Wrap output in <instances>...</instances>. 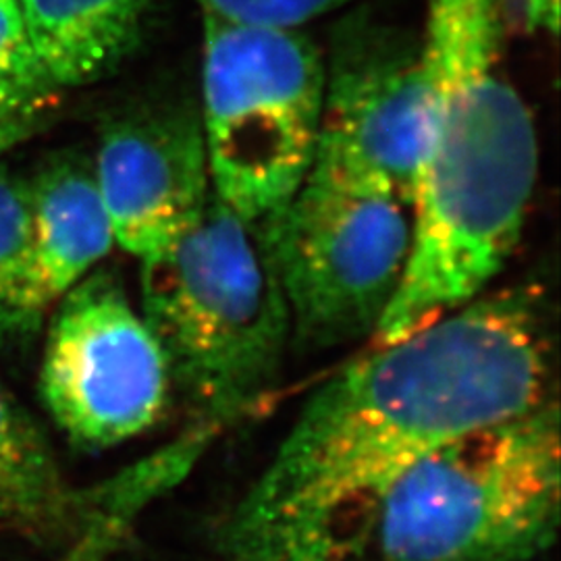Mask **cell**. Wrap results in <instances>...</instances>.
Listing matches in <instances>:
<instances>
[{
  "label": "cell",
  "instance_id": "cell-1",
  "mask_svg": "<svg viewBox=\"0 0 561 561\" xmlns=\"http://www.w3.org/2000/svg\"><path fill=\"white\" fill-rule=\"evenodd\" d=\"M541 294L484 291L373 345L304 403L217 537L221 561H362L382 502L442 443L549 398Z\"/></svg>",
  "mask_w": 561,
  "mask_h": 561
},
{
  "label": "cell",
  "instance_id": "cell-2",
  "mask_svg": "<svg viewBox=\"0 0 561 561\" xmlns=\"http://www.w3.org/2000/svg\"><path fill=\"white\" fill-rule=\"evenodd\" d=\"M412 243L373 345L489 291L520 243L539 173L530 108L505 71L503 0H428Z\"/></svg>",
  "mask_w": 561,
  "mask_h": 561
},
{
  "label": "cell",
  "instance_id": "cell-3",
  "mask_svg": "<svg viewBox=\"0 0 561 561\" xmlns=\"http://www.w3.org/2000/svg\"><path fill=\"white\" fill-rule=\"evenodd\" d=\"M140 312L161 345L173 393L196 426L215 431L275 381L291 343L261 238L215 194L167 254L141 264Z\"/></svg>",
  "mask_w": 561,
  "mask_h": 561
},
{
  "label": "cell",
  "instance_id": "cell-4",
  "mask_svg": "<svg viewBox=\"0 0 561 561\" xmlns=\"http://www.w3.org/2000/svg\"><path fill=\"white\" fill-rule=\"evenodd\" d=\"M560 516V405L547 398L416 461L382 502L366 560L533 561Z\"/></svg>",
  "mask_w": 561,
  "mask_h": 561
},
{
  "label": "cell",
  "instance_id": "cell-5",
  "mask_svg": "<svg viewBox=\"0 0 561 561\" xmlns=\"http://www.w3.org/2000/svg\"><path fill=\"white\" fill-rule=\"evenodd\" d=\"M201 81L213 194L261 236L317 157L324 55L300 30L204 20Z\"/></svg>",
  "mask_w": 561,
  "mask_h": 561
},
{
  "label": "cell",
  "instance_id": "cell-6",
  "mask_svg": "<svg viewBox=\"0 0 561 561\" xmlns=\"http://www.w3.org/2000/svg\"><path fill=\"white\" fill-rule=\"evenodd\" d=\"M259 238L279 279L291 341L331 350L375 337L405 273L412 222L391 192L317 154Z\"/></svg>",
  "mask_w": 561,
  "mask_h": 561
},
{
  "label": "cell",
  "instance_id": "cell-7",
  "mask_svg": "<svg viewBox=\"0 0 561 561\" xmlns=\"http://www.w3.org/2000/svg\"><path fill=\"white\" fill-rule=\"evenodd\" d=\"M42 400L83 449L129 442L173 398L161 345L121 279L94 268L59 298L42 362Z\"/></svg>",
  "mask_w": 561,
  "mask_h": 561
},
{
  "label": "cell",
  "instance_id": "cell-8",
  "mask_svg": "<svg viewBox=\"0 0 561 561\" xmlns=\"http://www.w3.org/2000/svg\"><path fill=\"white\" fill-rule=\"evenodd\" d=\"M424 99L422 41L375 21H343L324 57L317 154L381 185L410 208Z\"/></svg>",
  "mask_w": 561,
  "mask_h": 561
},
{
  "label": "cell",
  "instance_id": "cell-9",
  "mask_svg": "<svg viewBox=\"0 0 561 561\" xmlns=\"http://www.w3.org/2000/svg\"><path fill=\"white\" fill-rule=\"evenodd\" d=\"M94 173L115 243L141 264L161 259L213 198L198 108L146 104L113 117Z\"/></svg>",
  "mask_w": 561,
  "mask_h": 561
},
{
  "label": "cell",
  "instance_id": "cell-10",
  "mask_svg": "<svg viewBox=\"0 0 561 561\" xmlns=\"http://www.w3.org/2000/svg\"><path fill=\"white\" fill-rule=\"evenodd\" d=\"M161 7L162 0H21L34 50L59 92L115 73Z\"/></svg>",
  "mask_w": 561,
  "mask_h": 561
},
{
  "label": "cell",
  "instance_id": "cell-11",
  "mask_svg": "<svg viewBox=\"0 0 561 561\" xmlns=\"http://www.w3.org/2000/svg\"><path fill=\"white\" fill-rule=\"evenodd\" d=\"M27 185L42 279L50 300L59 301L108 256L113 227L94 167L83 157L50 159Z\"/></svg>",
  "mask_w": 561,
  "mask_h": 561
},
{
  "label": "cell",
  "instance_id": "cell-12",
  "mask_svg": "<svg viewBox=\"0 0 561 561\" xmlns=\"http://www.w3.org/2000/svg\"><path fill=\"white\" fill-rule=\"evenodd\" d=\"M83 516L41 428L0 382V522L30 535L60 533Z\"/></svg>",
  "mask_w": 561,
  "mask_h": 561
},
{
  "label": "cell",
  "instance_id": "cell-13",
  "mask_svg": "<svg viewBox=\"0 0 561 561\" xmlns=\"http://www.w3.org/2000/svg\"><path fill=\"white\" fill-rule=\"evenodd\" d=\"M53 304L38 264L30 185L0 167V337L34 335Z\"/></svg>",
  "mask_w": 561,
  "mask_h": 561
},
{
  "label": "cell",
  "instance_id": "cell-14",
  "mask_svg": "<svg viewBox=\"0 0 561 561\" xmlns=\"http://www.w3.org/2000/svg\"><path fill=\"white\" fill-rule=\"evenodd\" d=\"M350 0H198L204 20L300 30Z\"/></svg>",
  "mask_w": 561,
  "mask_h": 561
},
{
  "label": "cell",
  "instance_id": "cell-15",
  "mask_svg": "<svg viewBox=\"0 0 561 561\" xmlns=\"http://www.w3.org/2000/svg\"><path fill=\"white\" fill-rule=\"evenodd\" d=\"M0 81L41 92H59L50 85L34 50L21 0H0Z\"/></svg>",
  "mask_w": 561,
  "mask_h": 561
},
{
  "label": "cell",
  "instance_id": "cell-16",
  "mask_svg": "<svg viewBox=\"0 0 561 561\" xmlns=\"http://www.w3.org/2000/svg\"><path fill=\"white\" fill-rule=\"evenodd\" d=\"M59 99L60 92H41L0 81V154L42 131Z\"/></svg>",
  "mask_w": 561,
  "mask_h": 561
}]
</instances>
